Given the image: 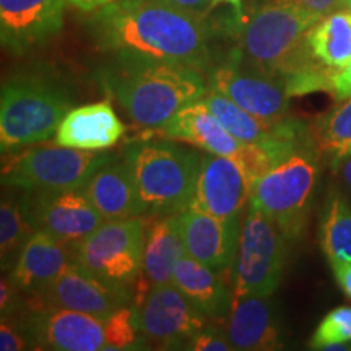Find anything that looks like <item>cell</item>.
<instances>
[{
    "mask_svg": "<svg viewBox=\"0 0 351 351\" xmlns=\"http://www.w3.org/2000/svg\"><path fill=\"white\" fill-rule=\"evenodd\" d=\"M29 212L36 231L80 245L106 219L88 199L85 189L62 192H28Z\"/></svg>",
    "mask_w": 351,
    "mask_h": 351,
    "instance_id": "14",
    "label": "cell"
},
{
    "mask_svg": "<svg viewBox=\"0 0 351 351\" xmlns=\"http://www.w3.org/2000/svg\"><path fill=\"white\" fill-rule=\"evenodd\" d=\"M34 348L56 351L106 350V317L62 309L38 307L26 326Z\"/></svg>",
    "mask_w": 351,
    "mask_h": 351,
    "instance_id": "15",
    "label": "cell"
},
{
    "mask_svg": "<svg viewBox=\"0 0 351 351\" xmlns=\"http://www.w3.org/2000/svg\"><path fill=\"white\" fill-rule=\"evenodd\" d=\"M320 247L330 267L351 262V204L340 192H332L320 223Z\"/></svg>",
    "mask_w": 351,
    "mask_h": 351,
    "instance_id": "28",
    "label": "cell"
},
{
    "mask_svg": "<svg viewBox=\"0 0 351 351\" xmlns=\"http://www.w3.org/2000/svg\"><path fill=\"white\" fill-rule=\"evenodd\" d=\"M307 143L319 158H326L337 169L351 156V96L320 116L306 132Z\"/></svg>",
    "mask_w": 351,
    "mask_h": 351,
    "instance_id": "26",
    "label": "cell"
},
{
    "mask_svg": "<svg viewBox=\"0 0 351 351\" xmlns=\"http://www.w3.org/2000/svg\"><path fill=\"white\" fill-rule=\"evenodd\" d=\"M85 192L106 221L143 217L129 161L109 160L93 174Z\"/></svg>",
    "mask_w": 351,
    "mask_h": 351,
    "instance_id": "22",
    "label": "cell"
},
{
    "mask_svg": "<svg viewBox=\"0 0 351 351\" xmlns=\"http://www.w3.org/2000/svg\"><path fill=\"white\" fill-rule=\"evenodd\" d=\"M145 217L104 221L78 245L77 263L99 278L129 287L143 267Z\"/></svg>",
    "mask_w": 351,
    "mask_h": 351,
    "instance_id": "10",
    "label": "cell"
},
{
    "mask_svg": "<svg viewBox=\"0 0 351 351\" xmlns=\"http://www.w3.org/2000/svg\"><path fill=\"white\" fill-rule=\"evenodd\" d=\"M135 187L147 215L179 213L194 197L202 155L173 142H138L125 152Z\"/></svg>",
    "mask_w": 351,
    "mask_h": 351,
    "instance_id": "5",
    "label": "cell"
},
{
    "mask_svg": "<svg viewBox=\"0 0 351 351\" xmlns=\"http://www.w3.org/2000/svg\"><path fill=\"white\" fill-rule=\"evenodd\" d=\"M36 231L29 212L28 195L23 199L2 197L0 205V261L2 270L13 269L23 244Z\"/></svg>",
    "mask_w": 351,
    "mask_h": 351,
    "instance_id": "29",
    "label": "cell"
},
{
    "mask_svg": "<svg viewBox=\"0 0 351 351\" xmlns=\"http://www.w3.org/2000/svg\"><path fill=\"white\" fill-rule=\"evenodd\" d=\"M78 245L65 243L44 231H34L23 244L10 280L20 291L36 295L77 263Z\"/></svg>",
    "mask_w": 351,
    "mask_h": 351,
    "instance_id": "19",
    "label": "cell"
},
{
    "mask_svg": "<svg viewBox=\"0 0 351 351\" xmlns=\"http://www.w3.org/2000/svg\"><path fill=\"white\" fill-rule=\"evenodd\" d=\"M287 241L288 236L274 219L247 204L231 274L234 301L245 296L274 295L287 269Z\"/></svg>",
    "mask_w": 351,
    "mask_h": 351,
    "instance_id": "8",
    "label": "cell"
},
{
    "mask_svg": "<svg viewBox=\"0 0 351 351\" xmlns=\"http://www.w3.org/2000/svg\"><path fill=\"white\" fill-rule=\"evenodd\" d=\"M178 223L187 256L225 275L232 274L243 225L241 218L221 219L189 205L178 213Z\"/></svg>",
    "mask_w": 351,
    "mask_h": 351,
    "instance_id": "16",
    "label": "cell"
},
{
    "mask_svg": "<svg viewBox=\"0 0 351 351\" xmlns=\"http://www.w3.org/2000/svg\"><path fill=\"white\" fill-rule=\"evenodd\" d=\"M189 350L194 351H230L232 348L228 335H223L218 327L207 326L187 345Z\"/></svg>",
    "mask_w": 351,
    "mask_h": 351,
    "instance_id": "33",
    "label": "cell"
},
{
    "mask_svg": "<svg viewBox=\"0 0 351 351\" xmlns=\"http://www.w3.org/2000/svg\"><path fill=\"white\" fill-rule=\"evenodd\" d=\"M67 2L82 12H96L109 5V3L116 2V0H67Z\"/></svg>",
    "mask_w": 351,
    "mask_h": 351,
    "instance_id": "39",
    "label": "cell"
},
{
    "mask_svg": "<svg viewBox=\"0 0 351 351\" xmlns=\"http://www.w3.org/2000/svg\"><path fill=\"white\" fill-rule=\"evenodd\" d=\"M158 130L169 140L186 142L210 155L236 161L244 169L251 184L301 147L300 143L252 145L241 142L202 101L187 104Z\"/></svg>",
    "mask_w": 351,
    "mask_h": 351,
    "instance_id": "7",
    "label": "cell"
},
{
    "mask_svg": "<svg viewBox=\"0 0 351 351\" xmlns=\"http://www.w3.org/2000/svg\"><path fill=\"white\" fill-rule=\"evenodd\" d=\"M251 187V181L236 161L207 153L202 156L199 181L189 205L217 218L236 219L249 204Z\"/></svg>",
    "mask_w": 351,
    "mask_h": 351,
    "instance_id": "17",
    "label": "cell"
},
{
    "mask_svg": "<svg viewBox=\"0 0 351 351\" xmlns=\"http://www.w3.org/2000/svg\"><path fill=\"white\" fill-rule=\"evenodd\" d=\"M215 3H230V5H232L236 8V10H239L241 8V3H243V0H213Z\"/></svg>",
    "mask_w": 351,
    "mask_h": 351,
    "instance_id": "41",
    "label": "cell"
},
{
    "mask_svg": "<svg viewBox=\"0 0 351 351\" xmlns=\"http://www.w3.org/2000/svg\"><path fill=\"white\" fill-rule=\"evenodd\" d=\"M143 343L134 322V311L124 306L106 317V350H134Z\"/></svg>",
    "mask_w": 351,
    "mask_h": 351,
    "instance_id": "31",
    "label": "cell"
},
{
    "mask_svg": "<svg viewBox=\"0 0 351 351\" xmlns=\"http://www.w3.org/2000/svg\"><path fill=\"white\" fill-rule=\"evenodd\" d=\"M208 86L258 119L278 124L288 119L289 95L283 78L244 70L238 64H223L208 72Z\"/></svg>",
    "mask_w": 351,
    "mask_h": 351,
    "instance_id": "12",
    "label": "cell"
},
{
    "mask_svg": "<svg viewBox=\"0 0 351 351\" xmlns=\"http://www.w3.org/2000/svg\"><path fill=\"white\" fill-rule=\"evenodd\" d=\"M73 98L46 73H19L3 82L0 95V148L5 155L54 138Z\"/></svg>",
    "mask_w": 351,
    "mask_h": 351,
    "instance_id": "3",
    "label": "cell"
},
{
    "mask_svg": "<svg viewBox=\"0 0 351 351\" xmlns=\"http://www.w3.org/2000/svg\"><path fill=\"white\" fill-rule=\"evenodd\" d=\"M165 2L171 3V5L181 8V10H186L189 13H194L197 16H202L204 19L205 13H207L210 8L217 3L213 0H165Z\"/></svg>",
    "mask_w": 351,
    "mask_h": 351,
    "instance_id": "37",
    "label": "cell"
},
{
    "mask_svg": "<svg viewBox=\"0 0 351 351\" xmlns=\"http://www.w3.org/2000/svg\"><path fill=\"white\" fill-rule=\"evenodd\" d=\"M33 298L38 307H62L108 317L129 304L130 289L99 278L75 263Z\"/></svg>",
    "mask_w": 351,
    "mask_h": 351,
    "instance_id": "13",
    "label": "cell"
},
{
    "mask_svg": "<svg viewBox=\"0 0 351 351\" xmlns=\"http://www.w3.org/2000/svg\"><path fill=\"white\" fill-rule=\"evenodd\" d=\"M186 256V245L179 230L178 213L145 217L143 267L137 280V298L148 289L173 283L178 262Z\"/></svg>",
    "mask_w": 351,
    "mask_h": 351,
    "instance_id": "20",
    "label": "cell"
},
{
    "mask_svg": "<svg viewBox=\"0 0 351 351\" xmlns=\"http://www.w3.org/2000/svg\"><path fill=\"white\" fill-rule=\"evenodd\" d=\"M200 101L241 142L252 145L300 143L301 124H296V122L287 119L278 124H270V122L258 119L254 114L238 106L234 101L212 90L210 86Z\"/></svg>",
    "mask_w": 351,
    "mask_h": 351,
    "instance_id": "24",
    "label": "cell"
},
{
    "mask_svg": "<svg viewBox=\"0 0 351 351\" xmlns=\"http://www.w3.org/2000/svg\"><path fill=\"white\" fill-rule=\"evenodd\" d=\"M341 8L351 12V0H341Z\"/></svg>",
    "mask_w": 351,
    "mask_h": 351,
    "instance_id": "42",
    "label": "cell"
},
{
    "mask_svg": "<svg viewBox=\"0 0 351 351\" xmlns=\"http://www.w3.org/2000/svg\"><path fill=\"white\" fill-rule=\"evenodd\" d=\"M173 283L208 317L223 319L230 315L234 295L221 271L186 254L176 265Z\"/></svg>",
    "mask_w": 351,
    "mask_h": 351,
    "instance_id": "25",
    "label": "cell"
},
{
    "mask_svg": "<svg viewBox=\"0 0 351 351\" xmlns=\"http://www.w3.org/2000/svg\"><path fill=\"white\" fill-rule=\"evenodd\" d=\"M125 125L108 101L72 108L60 122L52 142L85 152H104L122 138Z\"/></svg>",
    "mask_w": 351,
    "mask_h": 351,
    "instance_id": "21",
    "label": "cell"
},
{
    "mask_svg": "<svg viewBox=\"0 0 351 351\" xmlns=\"http://www.w3.org/2000/svg\"><path fill=\"white\" fill-rule=\"evenodd\" d=\"M98 80L125 116L143 129H161L208 91L202 70L191 65L114 56Z\"/></svg>",
    "mask_w": 351,
    "mask_h": 351,
    "instance_id": "2",
    "label": "cell"
},
{
    "mask_svg": "<svg viewBox=\"0 0 351 351\" xmlns=\"http://www.w3.org/2000/svg\"><path fill=\"white\" fill-rule=\"evenodd\" d=\"M332 95L339 101L351 96V62L346 64L345 67L333 70Z\"/></svg>",
    "mask_w": 351,
    "mask_h": 351,
    "instance_id": "35",
    "label": "cell"
},
{
    "mask_svg": "<svg viewBox=\"0 0 351 351\" xmlns=\"http://www.w3.org/2000/svg\"><path fill=\"white\" fill-rule=\"evenodd\" d=\"M333 275H335L337 283L341 288V291L345 293L346 298L351 300V262L340 263V265L332 267Z\"/></svg>",
    "mask_w": 351,
    "mask_h": 351,
    "instance_id": "38",
    "label": "cell"
},
{
    "mask_svg": "<svg viewBox=\"0 0 351 351\" xmlns=\"http://www.w3.org/2000/svg\"><path fill=\"white\" fill-rule=\"evenodd\" d=\"M67 0H0V38L16 54L32 51L62 29Z\"/></svg>",
    "mask_w": 351,
    "mask_h": 351,
    "instance_id": "18",
    "label": "cell"
},
{
    "mask_svg": "<svg viewBox=\"0 0 351 351\" xmlns=\"http://www.w3.org/2000/svg\"><path fill=\"white\" fill-rule=\"evenodd\" d=\"M317 20L296 8L270 2L258 8L243 33V56L254 70L288 78L319 64L309 33Z\"/></svg>",
    "mask_w": 351,
    "mask_h": 351,
    "instance_id": "4",
    "label": "cell"
},
{
    "mask_svg": "<svg viewBox=\"0 0 351 351\" xmlns=\"http://www.w3.org/2000/svg\"><path fill=\"white\" fill-rule=\"evenodd\" d=\"M335 171L339 173L341 182H343L345 186L348 187V191L351 192V156L346 158L343 163H341Z\"/></svg>",
    "mask_w": 351,
    "mask_h": 351,
    "instance_id": "40",
    "label": "cell"
},
{
    "mask_svg": "<svg viewBox=\"0 0 351 351\" xmlns=\"http://www.w3.org/2000/svg\"><path fill=\"white\" fill-rule=\"evenodd\" d=\"M333 343H351V306H340L320 320L315 328L311 348L326 350Z\"/></svg>",
    "mask_w": 351,
    "mask_h": 351,
    "instance_id": "30",
    "label": "cell"
},
{
    "mask_svg": "<svg viewBox=\"0 0 351 351\" xmlns=\"http://www.w3.org/2000/svg\"><path fill=\"white\" fill-rule=\"evenodd\" d=\"M109 158L103 152L75 150L56 143L39 147L3 165L2 186L26 194L83 189Z\"/></svg>",
    "mask_w": 351,
    "mask_h": 351,
    "instance_id": "9",
    "label": "cell"
},
{
    "mask_svg": "<svg viewBox=\"0 0 351 351\" xmlns=\"http://www.w3.org/2000/svg\"><path fill=\"white\" fill-rule=\"evenodd\" d=\"M132 311L140 339L156 348H181L208 326V315L189 301L174 283L150 288L137 298Z\"/></svg>",
    "mask_w": 351,
    "mask_h": 351,
    "instance_id": "11",
    "label": "cell"
},
{
    "mask_svg": "<svg viewBox=\"0 0 351 351\" xmlns=\"http://www.w3.org/2000/svg\"><path fill=\"white\" fill-rule=\"evenodd\" d=\"M309 46L327 67L341 69L351 62V12L341 8L319 20L309 33Z\"/></svg>",
    "mask_w": 351,
    "mask_h": 351,
    "instance_id": "27",
    "label": "cell"
},
{
    "mask_svg": "<svg viewBox=\"0 0 351 351\" xmlns=\"http://www.w3.org/2000/svg\"><path fill=\"white\" fill-rule=\"evenodd\" d=\"M96 46L112 56L207 69L208 29L202 16L165 0H116L91 19Z\"/></svg>",
    "mask_w": 351,
    "mask_h": 351,
    "instance_id": "1",
    "label": "cell"
},
{
    "mask_svg": "<svg viewBox=\"0 0 351 351\" xmlns=\"http://www.w3.org/2000/svg\"><path fill=\"white\" fill-rule=\"evenodd\" d=\"M270 2L296 8L317 21L341 8V0H270Z\"/></svg>",
    "mask_w": 351,
    "mask_h": 351,
    "instance_id": "32",
    "label": "cell"
},
{
    "mask_svg": "<svg viewBox=\"0 0 351 351\" xmlns=\"http://www.w3.org/2000/svg\"><path fill=\"white\" fill-rule=\"evenodd\" d=\"M234 350L271 351L282 348V330L267 298L245 296L232 302L226 326Z\"/></svg>",
    "mask_w": 351,
    "mask_h": 351,
    "instance_id": "23",
    "label": "cell"
},
{
    "mask_svg": "<svg viewBox=\"0 0 351 351\" xmlns=\"http://www.w3.org/2000/svg\"><path fill=\"white\" fill-rule=\"evenodd\" d=\"M19 296L20 289L13 285L12 280L2 278V282H0V311H2V315H10L19 307Z\"/></svg>",
    "mask_w": 351,
    "mask_h": 351,
    "instance_id": "36",
    "label": "cell"
},
{
    "mask_svg": "<svg viewBox=\"0 0 351 351\" xmlns=\"http://www.w3.org/2000/svg\"><path fill=\"white\" fill-rule=\"evenodd\" d=\"M319 161L317 153L306 142L251 187L249 205L274 219L288 239L298 238L307 223L317 186Z\"/></svg>",
    "mask_w": 351,
    "mask_h": 351,
    "instance_id": "6",
    "label": "cell"
},
{
    "mask_svg": "<svg viewBox=\"0 0 351 351\" xmlns=\"http://www.w3.org/2000/svg\"><path fill=\"white\" fill-rule=\"evenodd\" d=\"M26 348V340L21 335L19 327H15L5 315H2L0 326V350L2 351H20Z\"/></svg>",
    "mask_w": 351,
    "mask_h": 351,
    "instance_id": "34",
    "label": "cell"
}]
</instances>
